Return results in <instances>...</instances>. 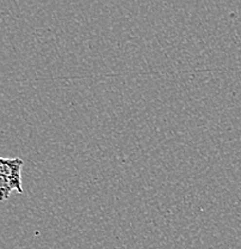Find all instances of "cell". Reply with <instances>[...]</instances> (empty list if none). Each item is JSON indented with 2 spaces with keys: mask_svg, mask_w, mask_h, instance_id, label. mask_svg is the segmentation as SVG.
<instances>
[{
  "mask_svg": "<svg viewBox=\"0 0 241 249\" xmlns=\"http://www.w3.org/2000/svg\"><path fill=\"white\" fill-rule=\"evenodd\" d=\"M20 158H1L0 160V193L1 201L10 196L12 191L23 193L22 167Z\"/></svg>",
  "mask_w": 241,
  "mask_h": 249,
  "instance_id": "6da1fadb",
  "label": "cell"
}]
</instances>
